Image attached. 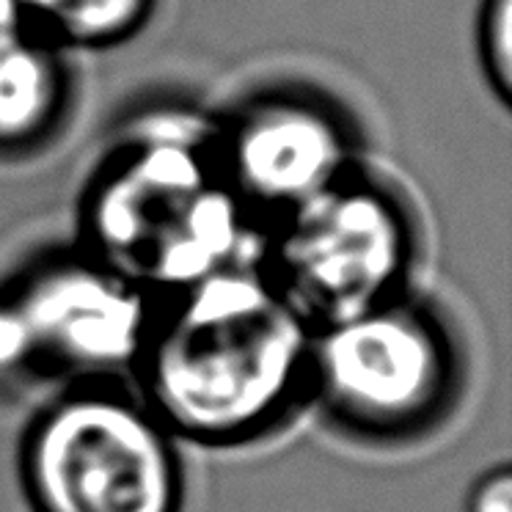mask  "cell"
<instances>
[{"instance_id":"obj_1","label":"cell","mask_w":512,"mask_h":512,"mask_svg":"<svg viewBox=\"0 0 512 512\" xmlns=\"http://www.w3.org/2000/svg\"><path fill=\"white\" fill-rule=\"evenodd\" d=\"M314 325L262 262H237L157 301L135 394L177 441L240 446L309 397Z\"/></svg>"},{"instance_id":"obj_2","label":"cell","mask_w":512,"mask_h":512,"mask_svg":"<svg viewBox=\"0 0 512 512\" xmlns=\"http://www.w3.org/2000/svg\"><path fill=\"white\" fill-rule=\"evenodd\" d=\"M251 212L218 171L212 130L190 124L130 135L80 204V251L168 298L243 262Z\"/></svg>"},{"instance_id":"obj_3","label":"cell","mask_w":512,"mask_h":512,"mask_svg":"<svg viewBox=\"0 0 512 512\" xmlns=\"http://www.w3.org/2000/svg\"><path fill=\"white\" fill-rule=\"evenodd\" d=\"M463 389V358L449 325L408 298L314 328L309 397L356 438L413 441L444 422Z\"/></svg>"},{"instance_id":"obj_4","label":"cell","mask_w":512,"mask_h":512,"mask_svg":"<svg viewBox=\"0 0 512 512\" xmlns=\"http://www.w3.org/2000/svg\"><path fill=\"white\" fill-rule=\"evenodd\" d=\"M23 482L36 512H179L185 496L177 438L113 380L75 383L36 416Z\"/></svg>"},{"instance_id":"obj_5","label":"cell","mask_w":512,"mask_h":512,"mask_svg":"<svg viewBox=\"0 0 512 512\" xmlns=\"http://www.w3.org/2000/svg\"><path fill=\"white\" fill-rule=\"evenodd\" d=\"M416 226L408 204L361 168L268 223L262 265L314 325L408 292Z\"/></svg>"},{"instance_id":"obj_6","label":"cell","mask_w":512,"mask_h":512,"mask_svg":"<svg viewBox=\"0 0 512 512\" xmlns=\"http://www.w3.org/2000/svg\"><path fill=\"white\" fill-rule=\"evenodd\" d=\"M34 336L42 378L133 375L157 301L86 251L45 256L9 284Z\"/></svg>"},{"instance_id":"obj_7","label":"cell","mask_w":512,"mask_h":512,"mask_svg":"<svg viewBox=\"0 0 512 512\" xmlns=\"http://www.w3.org/2000/svg\"><path fill=\"white\" fill-rule=\"evenodd\" d=\"M212 152L251 218L268 223L358 168L353 127L309 91H268L245 100L212 127Z\"/></svg>"},{"instance_id":"obj_8","label":"cell","mask_w":512,"mask_h":512,"mask_svg":"<svg viewBox=\"0 0 512 512\" xmlns=\"http://www.w3.org/2000/svg\"><path fill=\"white\" fill-rule=\"evenodd\" d=\"M69 102L64 50L25 28L0 31V152H25L56 130Z\"/></svg>"},{"instance_id":"obj_9","label":"cell","mask_w":512,"mask_h":512,"mask_svg":"<svg viewBox=\"0 0 512 512\" xmlns=\"http://www.w3.org/2000/svg\"><path fill=\"white\" fill-rule=\"evenodd\" d=\"M25 31L61 50H105L135 36L157 0H12Z\"/></svg>"},{"instance_id":"obj_10","label":"cell","mask_w":512,"mask_h":512,"mask_svg":"<svg viewBox=\"0 0 512 512\" xmlns=\"http://www.w3.org/2000/svg\"><path fill=\"white\" fill-rule=\"evenodd\" d=\"M477 56L493 97L512 102V0H482L477 17Z\"/></svg>"},{"instance_id":"obj_11","label":"cell","mask_w":512,"mask_h":512,"mask_svg":"<svg viewBox=\"0 0 512 512\" xmlns=\"http://www.w3.org/2000/svg\"><path fill=\"white\" fill-rule=\"evenodd\" d=\"M42 378L34 336L12 292H0V389Z\"/></svg>"},{"instance_id":"obj_12","label":"cell","mask_w":512,"mask_h":512,"mask_svg":"<svg viewBox=\"0 0 512 512\" xmlns=\"http://www.w3.org/2000/svg\"><path fill=\"white\" fill-rule=\"evenodd\" d=\"M468 512H512V471L499 466L488 471L468 493Z\"/></svg>"}]
</instances>
